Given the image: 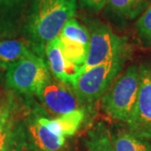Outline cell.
Wrapping results in <instances>:
<instances>
[{
    "instance_id": "1",
    "label": "cell",
    "mask_w": 151,
    "mask_h": 151,
    "mask_svg": "<svg viewBox=\"0 0 151 151\" xmlns=\"http://www.w3.org/2000/svg\"><path fill=\"white\" fill-rule=\"evenodd\" d=\"M76 11V0H33L28 15V32L35 42L47 44L59 35Z\"/></svg>"
},
{
    "instance_id": "2",
    "label": "cell",
    "mask_w": 151,
    "mask_h": 151,
    "mask_svg": "<svg viewBox=\"0 0 151 151\" xmlns=\"http://www.w3.org/2000/svg\"><path fill=\"white\" fill-rule=\"evenodd\" d=\"M139 88V69L131 65L113 81L102 99V108L109 118L127 123L134 111Z\"/></svg>"
},
{
    "instance_id": "3",
    "label": "cell",
    "mask_w": 151,
    "mask_h": 151,
    "mask_svg": "<svg viewBox=\"0 0 151 151\" xmlns=\"http://www.w3.org/2000/svg\"><path fill=\"white\" fill-rule=\"evenodd\" d=\"M130 53L127 39L115 34L103 24H95L90 35L87 58L81 74L96 65L115 60H126Z\"/></svg>"
},
{
    "instance_id": "4",
    "label": "cell",
    "mask_w": 151,
    "mask_h": 151,
    "mask_svg": "<svg viewBox=\"0 0 151 151\" xmlns=\"http://www.w3.org/2000/svg\"><path fill=\"white\" fill-rule=\"evenodd\" d=\"M50 81L48 67L42 58L29 52L7 70V86L23 93H35Z\"/></svg>"
},
{
    "instance_id": "5",
    "label": "cell",
    "mask_w": 151,
    "mask_h": 151,
    "mask_svg": "<svg viewBox=\"0 0 151 151\" xmlns=\"http://www.w3.org/2000/svg\"><path fill=\"white\" fill-rule=\"evenodd\" d=\"M126 60H115L84 71L74 86L79 97L92 102L102 97L118 77Z\"/></svg>"
},
{
    "instance_id": "6",
    "label": "cell",
    "mask_w": 151,
    "mask_h": 151,
    "mask_svg": "<svg viewBox=\"0 0 151 151\" xmlns=\"http://www.w3.org/2000/svg\"><path fill=\"white\" fill-rule=\"evenodd\" d=\"M127 124L129 131L151 140V66L139 68V88L134 111Z\"/></svg>"
},
{
    "instance_id": "7",
    "label": "cell",
    "mask_w": 151,
    "mask_h": 151,
    "mask_svg": "<svg viewBox=\"0 0 151 151\" xmlns=\"http://www.w3.org/2000/svg\"><path fill=\"white\" fill-rule=\"evenodd\" d=\"M36 95L52 113L64 114L78 108L75 96L65 86L50 80Z\"/></svg>"
},
{
    "instance_id": "8",
    "label": "cell",
    "mask_w": 151,
    "mask_h": 151,
    "mask_svg": "<svg viewBox=\"0 0 151 151\" xmlns=\"http://www.w3.org/2000/svg\"><path fill=\"white\" fill-rule=\"evenodd\" d=\"M45 54L52 74L61 82L71 85L74 88L81 75V67L67 62L60 50L58 36L49 41L45 46Z\"/></svg>"
},
{
    "instance_id": "9",
    "label": "cell",
    "mask_w": 151,
    "mask_h": 151,
    "mask_svg": "<svg viewBox=\"0 0 151 151\" xmlns=\"http://www.w3.org/2000/svg\"><path fill=\"white\" fill-rule=\"evenodd\" d=\"M30 139L39 151H60L65 145V138L53 134L39 119L28 126Z\"/></svg>"
},
{
    "instance_id": "10",
    "label": "cell",
    "mask_w": 151,
    "mask_h": 151,
    "mask_svg": "<svg viewBox=\"0 0 151 151\" xmlns=\"http://www.w3.org/2000/svg\"><path fill=\"white\" fill-rule=\"evenodd\" d=\"M85 118V112L83 109L77 108L70 113L60 114L55 119L45 118L38 119L44 124L53 134L60 136L70 137L76 134L80 128Z\"/></svg>"
},
{
    "instance_id": "11",
    "label": "cell",
    "mask_w": 151,
    "mask_h": 151,
    "mask_svg": "<svg viewBox=\"0 0 151 151\" xmlns=\"http://www.w3.org/2000/svg\"><path fill=\"white\" fill-rule=\"evenodd\" d=\"M111 138L116 151H151L148 140L133 134L129 130L119 129L111 132Z\"/></svg>"
},
{
    "instance_id": "12",
    "label": "cell",
    "mask_w": 151,
    "mask_h": 151,
    "mask_svg": "<svg viewBox=\"0 0 151 151\" xmlns=\"http://www.w3.org/2000/svg\"><path fill=\"white\" fill-rule=\"evenodd\" d=\"M151 0H107L109 10L118 17L134 19L150 5Z\"/></svg>"
},
{
    "instance_id": "13",
    "label": "cell",
    "mask_w": 151,
    "mask_h": 151,
    "mask_svg": "<svg viewBox=\"0 0 151 151\" xmlns=\"http://www.w3.org/2000/svg\"><path fill=\"white\" fill-rule=\"evenodd\" d=\"M30 51L24 42L17 40L0 41V68L9 69Z\"/></svg>"
},
{
    "instance_id": "14",
    "label": "cell",
    "mask_w": 151,
    "mask_h": 151,
    "mask_svg": "<svg viewBox=\"0 0 151 151\" xmlns=\"http://www.w3.org/2000/svg\"><path fill=\"white\" fill-rule=\"evenodd\" d=\"M85 145L86 151H116L110 130L103 123L97 124L88 132Z\"/></svg>"
},
{
    "instance_id": "15",
    "label": "cell",
    "mask_w": 151,
    "mask_h": 151,
    "mask_svg": "<svg viewBox=\"0 0 151 151\" xmlns=\"http://www.w3.org/2000/svg\"><path fill=\"white\" fill-rule=\"evenodd\" d=\"M60 50L65 60L72 65L82 67L87 58L89 47L81 43L58 35Z\"/></svg>"
},
{
    "instance_id": "16",
    "label": "cell",
    "mask_w": 151,
    "mask_h": 151,
    "mask_svg": "<svg viewBox=\"0 0 151 151\" xmlns=\"http://www.w3.org/2000/svg\"><path fill=\"white\" fill-rule=\"evenodd\" d=\"M59 35L89 47L90 34L87 29L74 18L70 19L65 23Z\"/></svg>"
},
{
    "instance_id": "17",
    "label": "cell",
    "mask_w": 151,
    "mask_h": 151,
    "mask_svg": "<svg viewBox=\"0 0 151 151\" xmlns=\"http://www.w3.org/2000/svg\"><path fill=\"white\" fill-rule=\"evenodd\" d=\"M9 107L0 100V151H4L11 135Z\"/></svg>"
},
{
    "instance_id": "18",
    "label": "cell",
    "mask_w": 151,
    "mask_h": 151,
    "mask_svg": "<svg viewBox=\"0 0 151 151\" xmlns=\"http://www.w3.org/2000/svg\"><path fill=\"white\" fill-rule=\"evenodd\" d=\"M4 151H39L35 146L30 137L25 135L17 136L15 134H11L8 145Z\"/></svg>"
},
{
    "instance_id": "19",
    "label": "cell",
    "mask_w": 151,
    "mask_h": 151,
    "mask_svg": "<svg viewBox=\"0 0 151 151\" xmlns=\"http://www.w3.org/2000/svg\"><path fill=\"white\" fill-rule=\"evenodd\" d=\"M137 29L143 42L151 46V4L139 18Z\"/></svg>"
},
{
    "instance_id": "20",
    "label": "cell",
    "mask_w": 151,
    "mask_h": 151,
    "mask_svg": "<svg viewBox=\"0 0 151 151\" xmlns=\"http://www.w3.org/2000/svg\"><path fill=\"white\" fill-rule=\"evenodd\" d=\"M81 4L88 9L98 12L106 5L107 0H81Z\"/></svg>"
},
{
    "instance_id": "21",
    "label": "cell",
    "mask_w": 151,
    "mask_h": 151,
    "mask_svg": "<svg viewBox=\"0 0 151 151\" xmlns=\"http://www.w3.org/2000/svg\"><path fill=\"white\" fill-rule=\"evenodd\" d=\"M26 0H0V11H9L24 4Z\"/></svg>"
}]
</instances>
